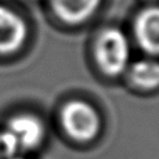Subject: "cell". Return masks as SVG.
Instances as JSON below:
<instances>
[{
    "instance_id": "1",
    "label": "cell",
    "mask_w": 159,
    "mask_h": 159,
    "mask_svg": "<svg viewBox=\"0 0 159 159\" xmlns=\"http://www.w3.org/2000/svg\"><path fill=\"white\" fill-rule=\"evenodd\" d=\"M60 123L63 132L78 143L92 142L98 137L102 128L98 111L82 99H72L61 108Z\"/></svg>"
},
{
    "instance_id": "2",
    "label": "cell",
    "mask_w": 159,
    "mask_h": 159,
    "mask_svg": "<svg viewBox=\"0 0 159 159\" xmlns=\"http://www.w3.org/2000/svg\"><path fill=\"white\" fill-rule=\"evenodd\" d=\"M129 42L118 29H106L98 36L94 46L96 62L99 70L111 77L125 71L129 63Z\"/></svg>"
},
{
    "instance_id": "3",
    "label": "cell",
    "mask_w": 159,
    "mask_h": 159,
    "mask_svg": "<svg viewBox=\"0 0 159 159\" xmlns=\"http://www.w3.org/2000/svg\"><path fill=\"white\" fill-rule=\"evenodd\" d=\"M30 27L26 19L12 6L0 2V58L19 55L27 43Z\"/></svg>"
},
{
    "instance_id": "4",
    "label": "cell",
    "mask_w": 159,
    "mask_h": 159,
    "mask_svg": "<svg viewBox=\"0 0 159 159\" xmlns=\"http://www.w3.org/2000/svg\"><path fill=\"white\" fill-rule=\"evenodd\" d=\"M2 127L12 135L20 154L39 149L46 139L43 120L30 112H19L6 119Z\"/></svg>"
},
{
    "instance_id": "5",
    "label": "cell",
    "mask_w": 159,
    "mask_h": 159,
    "mask_svg": "<svg viewBox=\"0 0 159 159\" xmlns=\"http://www.w3.org/2000/svg\"><path fill=\"white\" fill-rule=\"evenodd\" d=\"M134 34L138 45L150 55H159V7L144 9L135 19Z\"/></svg>"
},
{
    "instance_id": "6",
    "label": "cell",
    "mask_w": 159,
    "mask_h": 159,
    "mask_svg": "<svg viewBox=\"0 0 159 159\" xmlns=\"http://www.w3.org/2000/svg\"><path fill=\"white\" fill-rule=\"evenodd\" d=\"M50 4L52 11L62 22L78 25L98 10L101 0H50Z\"/></svg>"
},
{
    "instance_id": "7",
    "label": "cell",
    "mask_w": 159,
    "mask_h": 159,
    "mask_svg": "<svg viewBox=\"0 0 159 159\" xmlns=\"http://www.w3.org/2000/svg\"><path fill=\"white\" fill-rule=\"evenodd\" d=\"M132 83L142 89H154L159 87V61L144 58L137 61L129 70Z\"/></svg>"
},
{
    "instance_id": "8",
    "label": "cell",
    "mask_w": 159,
    "mask_h": 159,
    "mask_svg": "<svg viewBox=\"0 0 159 159\" xmlns=\"http://www.w3.org/2000/svg\"><path fill=\"white\" fill-rule=\"evenodd\" d=\"M21 155L16 142L12 135L4 128H0V159H11L14 157Z\"/></svg>"
},
{
    "instance_id": "9",
    "label": "cell",
    "mask_w": 159,
    "mask_h": 159,
    "mask_svg": "<svg viewBox=\"0 0 159 159\" xmlns=\"http://www.w3.org/2000/svg\"><path fill=\"white\" fill-rule=\"evenodd\" d=\"M11 159H25V158L21 157V155H17V157H14V158H11Z\"/></svg>"
}]
</instances>
